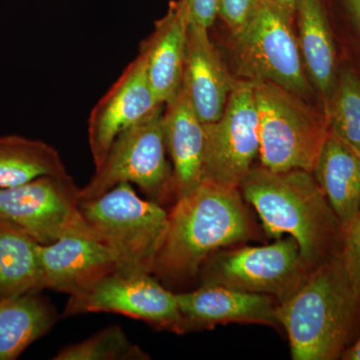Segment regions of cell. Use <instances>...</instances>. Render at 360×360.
Returning <instances> with one entry per match:
<instances>
[{
	"mask_svg": "<svg viewBox=\"0 0 360 360\" xmlns=\"http://www.w3.org/2000/svg\"><path fill=\"white\" fill-rule=\"evenodd\" d=\"M255 236L257 227L239 189L203 180L168 212L153 274L158 281H188L217 251Z\"/></svg>",
	"mask_w": 360,
	"mask_h": 360,
	"instance_id": "obj_1",
	"label": "cell"
},
{
	"mask_svg": "<svg viewBox=\"0 0 360 360\" xmlns=\"http://www.w3.org/2000/svg\"><path fill=\"white\" fill-rule=\"evenodd\" d=\"M267 238L288 234L311 271L341 251V224L312 172L252 167L238 187Z\"/></svg>",
	"mask_w": 360,
	"mask_h": 360,
	"instance_id": "obj_2",
	"label": "cell"
},
{
	"mask_svg": "<svg viewBox=\"0 0 360 360\" xmlns=\"http://www.w3.org/2000/svg\"><path fill=\"white\" fill-rule=\"evenodd\" d=\"M276 314L292 359H341L360 317V297L341 251L312 269L300 288L278 303Z\"/></svg>",
	"mask_w": 360,
	"mask_h": 360,
	"instance_id": "obj_3",
	"label": "cell"
},
{
	"mask_svg": "<svg viewBox=\"0 0 360 360\" xmlns=\"http://www.w3.org/2000/svg\"><path fill=\"white\" fill-rule=\"evenodd\" d=\"M260 165L274 172H312L329 134L328 115L302 96L269 82H252Z\"/></svg>",
	"mask_w": 360,
	"mask_h": 360,
	"instance_id": "obj_4",
	"label": "cell"
},
{
	"mask_svg": "<svg viewBox=\"0 0 360 360\" xmlns=\"http://www.w3.org/2000/svg\"><path fill=\"white\" fill-rule=\"evenodd\" d=\"M80 210L99 239L112 251L122 274H153L167 231L168 212L142 200L129 182L80 201Z\"/></svg>",
	"mask_w": 360,
	"mask_h": 360,
	"instance_id": "obj_5",
	"label": "cell"
},
{
	"mask_svg": "<svg viewBox=\"0 0 360 360\" xmlns=\"http://www.w3.org/2000/svg\"><path fill=\"white\" fill-rule=\"evenodd\" d=\"M295 16L262 0L245 27L232 35L236 78L269 82L311 103L315 96L303 65Z\"/></svg>",
	"mask_w": 360,
	"mask_h": 360,
	"instance_id": "obj_6",
	"label": "cell"
},
{
	"mask_svg": "<svg viewBox=\"0 0 360 360\" xmlns=\"http://www.w3.org/2000/svg\"><path fill=\"white\" fill-rule=\"evenodd\" d=\"M165 104L116 137L89 184L79 191L80 201L94 200L122 182L135 184L148 200L162 205L175 194L174 168L167 158L163 134Z\"/></svg>",
	"mask_w": 360,
	"mask_h": 360,
	"instance_id": "obj_7",
	"label": "cell"
},
{
	"mask_svg": "<svg viewBox=\"0 0 360 360\" xmlns=\"http://www.w3.org/2000/svg\"><path fill=\"white\" fill-rule=\"evenodd\" d=\"M310 270L295 238L276 239L262 246L217 251L201 267V283L274 296L278 302L304 283Z\"/></svg>",
	"mask_w": 360,
	"mask_h": 360,
	"instance_id": "obj_8",
	"label": "cell"
},
{
	"mask_svg": "<svg viewBox=\"0 0 360 360\" xmlns=\"http://www.w3.org/2000/svg\"><path fill=\"white\" fill-rule=\"evenodd\" d=\"M79 191L70 174L44 175L0 188V219L20 227L41 245L70 234L99 239L80 210Z\"/></svg>",
	"mask_w": 360,
	"mask_h": 360,
	"instance_id": "obj_9",
	"label": "cell"
},
{
	"mask_svg": "<svg viewBox=\"0 0 360 360\" xmlns=\"http://www.w3.org/2000/svg\"><path fill=\"white\" fill-rule=\"evenodd\" d=\"M203 129L202 181L238 188L259 153L252 82L236 78L224 115Z\"/></svg>",
	"mask_w": 360,
	"mask_h": 360,
	"instance_id": "obj_10",
	"label": "cell"
},
{
	"mask_svg": "<svg viewBox=\"0 0 360 360\" xmlns=\"http://www.w3.org/2000/svg\"><path fill=\"white\" fill-rule=\"evenodd\" d=\"M97 312L124 315L158 330L184 333L176 293L151 274H108L87 290L70 295L65 316Z\"/></svg>",
	"mask_w": 360,
	"mask_h": 360,
	"instance_id": "obj_11",
	"label": "cell"
},
{
	"mask_svg": "<svg viewBox=\"0 0 360 360\" xmlns=\"http://www.w3.org/2000/svg\"><path fill=\"white\" fill-rule=\"evenodd\" d=\"M161 103L149 84L141 54L123 70L90 113L89 143L98 167L118 135L143 120Z\"/></svg>",
	"mask_w": 360,
	"mask_h": 360,
	"instance_id": "obj_12",
	"label": "cell"
},
{
	"mask_svg": "<svg viewBox=\"0 0 360 360\" xmlns=\"http://www.w3.org/2000/svg\"><path fill=\"white\" fill-rule=\"evenodd\" d=\"M184 333L212 329L219 324L279 326L278 300L262 293L202 284L198 290L176 293Z\"/></svg>",
	"mask_w": 360,
	"mask_h": 360,
	"instance_id": "obj_13",
	"label": "cell"
},
{
	"mask_svg": "<svg viewBox=\"0 0 360 360\" xmlns=\"http://www.w3.org/2000/svg\"><path fill=\"white\" fill-rule=\"evenodd\" d=\"M39 252L44 288L70 295L87 290L117 269L110 248L90 236H63L51 245H39Z\"/></svg>",
	"mask_w": 360,
	"mask_h": 360,
	"instance_id": "obj_14",
	"label": "cell"
},
{
	"mask_svg": "<svg viewBox=\"0 0 360 360\" xmlns=\"http://www.w3.org/2000/svg\"><path fill=\"white\" fill-rule=\"evenodd\" d=\"M234 82L236 77L210 40L208 30L189 25L181 85L203 124L224 115Z\"/></svg>",
	"mask_w": 360,
	"mask_h": 360,
	"instance_id": "obj_15",
	"label": "cell"
},
{
	"mask_svg": "<svg viewBox=\"0 0 360 360\" xmlns=\"http://www.w3.org/2000/svg\"><path fill=\"white\" fill-rule=\"evenodd\" d=\"M188 26L186 4L174 0L139 49L149 84L161 104L169 101L181 86Z\"/></svg>",
	"mask_w": 360,
	"mask_h": 360,
	"instance_id": "obj_16",
	"label": "cell"
},
{
	"mask_svg": "<svg viewBox=\"0 0 360 360\" xmlns=\"http://www.w3.org/2000/svg\"><path fill=\"white\" fill-rule=\"evenodd\" d=\"M163 134L174 168L177 200L202 182L205 146L203 123L194 111L188 94L182 85L165 103Z\"/></svg>",
	"mask_w": 360,
	"mask_h": 360,
	"instance_id": "obj_17",
	"label": "cell"
},
{
	"mask_svg": "<svg viewBox=\"0 0 360 360\" xmlns=\"http://www.w3.org/2000/svg\"><path fill=\"white\" fill-rule=\"evenodd\" d=\"M295 18L305 73L328 115L340 72L333 32L321 0H298Z\"/></svg>",
	"mask_w": 360,
	"mask_h": 360,
	"instance_id": "obj_18",
	"label": "cell"
},
{
	"mask_svg": "<svg viewBox=\"0 0 360 360\" xmlns=\"http://www.w3.org/2000/svg\"><path fill=\"white\" fill-rule=\"evenodd\" d=\"M312 174L342 229L360 206V155L329 134Z\"/></svg>",
	"mask_w": 360,
	"mask_h": 360,
	"instance_id": "obj_19",
	"label": "cell"
},
{
	"mask_svg": "<svg viewBox=\"0 0 360 360\" xmlns=\"http://www.w3.org/2000/svg\"><path fill=\"white\" fill-rule=\"evenodd\" d=\"M39 248L30 234L0 219V300L45 290Z\"/></svg>",
	"mask_w": 360,
	"mask_h": 360,
	"instance_id": "obj_20",
	"label": "cell"
},
{
	"mask_svg": "<svg viewBox=\"0 0 360 360\" xmlns=\"http://www.w3.org/2000/svg\"><path fill=\"white\" fill-rule=\"evenodd\" d=\"M58 317L37 293L0 300V360L18 359L53 328Z\"/></svg>",
	"mask_w": 360,
	"mask_h": 360,
	"instance_id": "obj_21",
	"label": "cell"
},
{
	"mask_svg": "<svg viewBox=\"0 0 360 360\" xmlns=\"http://www.w3.org/2000/svg\"><path fill=\"white\" fill-rule=\"evenodd\" d=\"M53 146L20 135L0 136V188H8L44 176L68 175Z\"/></svg>",
	"mask_w": 360,
	"mask_h": 360,
	"instance_id": "obj_22",
	"label": "cell"
},
{
	"mask_svg": "<svg viewBox=\"0 0 360 360\" xmlns=\"http://www.w3.org/2000/svg\"><path fill=\"white\" fill-rule=\"evenodd\" d=\"M328 117L330 134L360 155V77L352 68L340 70Z\"/></svg>",
	"mask_w": 360,
	"mask_h": 360,
	"instance_id": "obj_23",
	"label": "cell"
},
{
	"mask_svg": "<svg viewBox=\"0 0 360 360\" xmlns=\"http://www.w3.org/2000/svg\"><path fill=\"white\" fill-rule=\"evenodd\" d=\"M54 360H148L141 347L135 345L120 326H110L87 340L59 350Z\"/></svg>",
	"mask_w": 360,
	"mask_h": 360,
	"instance_id": "obj_24",
	"label": "cell"
},
{
	"mask_svg": "<svg viewBox=\"0 0 360 360\" xmlns=\"http://www.w3.org/2000/svg\"><path fill=\"white\" fill-rule=\"evenodd\" d=\"M341 255L352 288L360 297V206L354 217L341 229Z\"/></svg>",
	"mask_w": 360,
	"mask_h": 360,
	"instance_id": "obj_25",
	"label": "cell"
},
{
	"mask_svg": "<svg viewBox=\"0 0 360 360\" xmlns=\"http://www.w3.org/2000/svg\"><path fill=\"white\" fill-rule=\"evenodd\" d=\"M262 0H219V16L232 35L245 27Z\"/></svg>",
	"mask_w": 360,
	"mask_h": 360,
	"instance_id": "obj_26",
	"label": "cell"
},
{
	"mask_svg": "<svg viewBox=\"0 0 360 360\" xmlns=\"http://www.w3.org/2000/svg\"><path fill=\"white\" fill-rule=\"evenodd\" d=\"M189 25L210 30L219 16V0H184Z\"/></svg>",
	"mask_w": 360,
	"mask_h": 360,
	"instance_id": "obj_27",
	"label": "cell"
},
{
	"mask_svg": "<svg viewBox=\"0 0 360 360\" xmlns=\"http://www.w3.org/2000/svg\"><path fill=\"white\" fill-rule=\"evenodd\" d=\"M342 2L360 35V0H342Z\"/></svg>",
	"mask_w": 360,
	"mask_h": 360,
	"instance_id": "obj_28",
	"label": "cell"
},
{
	"mask_svg": "<svg viewBox=\"0 0 360 360\" xmlns=\"http://www.w3.org/2000/svg\"><path fill=\"white\" fill-rule=\"evenodd\" d=\"M340 359L360 360V338L352 347L347 348Z\"/></svg>",
	"mask_w": 360,
	"mask_h": 360,
	"instance_id": "obj_29",
	"label": "cell"
},
{
	"mask_svg": "<svg viewBox=\"0 0 360 360\" xmlns=\"http://www.w3.org/2000/svg\"><path fill=\"white\" fill-rule=\"evenodd\" d=\"M272 1L276 2L277 6H281L290 15L295 16L298 0H272Z\"/></svg>",
	"mask_w": 360,
	"mask_h": 360,
	"instance_id": "obj_30",
	"label": "cell"
}]
</instances>
